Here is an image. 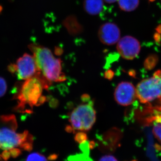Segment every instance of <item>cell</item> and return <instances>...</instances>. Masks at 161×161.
Listing matches in <instances>:
<instances>
[{"label":"cell","mask_w":161,"mask_h":161,"mask_svg":"<svg viewBox=\"0 0 161 161\" xmlns=\"http://www.w3.org/2000/svg\"><path fill=\"white\" fill-rule=\"evenodd\" d=\"M26 161H46V157L39 153H33L29 154L25 159Z\"/></svg>","instance_id":"4fadbf2b"},{"label":"cell","mask_w":161,"mask_h":161,"mask_svg":"<svg viewBox=\"0 0 161 161\" xmlns=\"http://www.w3.org/2000/svg\"><path fill=\"white\" fill-rule=\"evenodd\" d=\"M75 139L76 142L80 144L86 141L87 137L86 133L84 132H79L76 134Z\"/></svg>","instance_id":"2e32d148"},{"label":"cell","mask_w":161,"mask_h":161,"mask_svg":"<svg viewBox=\"0 0 161 161\" xmlns=\"http://www.w3.org/2000/svg\"><path fill=\"white\" fill-rule=\"evenodd\" d=\"M38 69L50 82H62L66 80L62 72L61 61L55 58L50 50L44 47L32 45L30 47Z\"/></svg>","instance_id":"3957f363"},{"label":"cell","mask_w":161,"mask_h":161,"mask_svg":"<svg viewBox=\"0 0 161 161\" xmlns=\"http://www.w3.org/2000/svg\"><path fill=\"white\" fill-rule=\"evenodd\" d=\"M57 157H58V156L56 155V154H53V155L50 156L48 157V159L49 160H55L57 158Z\"/></svg>","instance_id":"603a6c76"},{"label":"cell","mask_w":161,"mask_h":161,"mask_svg":"<svg viewBox=\"0 0 161 161\" xmlns=\"http://www.w3.org/2000/svg\"><path fill=\"white\" fill-rule=\"evenodd\" d=\"M158 58L156 55L152 54L150 55L146 59L145 62V66L147 69H151L155 66L158 62Z\"/></svg>","instance_id":"7c38bea8"},{"label":"cell","mask_w":161,"mask_h":161,"mask_svg":"<svg viewBox=\"0 0 161 161\" xmlns=\"http://www.w3.org/2000/svg\"><path fill=\"white\" fill-rule=\"evenodd\" d=\"M7 90V84L6 80L0 77V97L5 95Z\"/></svg>","instance_id":"e0dca14e"},{"label":"cell","mask_w":161,"mask_h":161,"mask_svg":"<svg viewBox=\"0 0 161 161\" xmlns=\"http://www.w3.org/2000/svg\"><path fill=\"white\" fill-rule=\"evenodd\" d=\"M113 76H114V73L111 70L108 71L105 73V78L108 79H112Z\"/></svg>","instance_id":"7402d4cb"},{"label":"cell","mask_w":161,"mask_h":161,"mask_svg":"<svg viewBox=\"0 0 161 161\" xmlns=\"http://www.w3.org/2000/svg\"><path fill=\"white\" fill-rule=\"evenodd\" d=\"M99 161H117V159L115 157L112 155H106L102 157L101 158L99 159Z\"/></svg>","instance_id":"d6986e66"},{"label":"cell","mask_w":161,"mask_h":161,"mask_svg":"<svg viewBox=\"0 0 161 161\" xmlns=\"http://www.w3.org/2000/svg\"><path fill=\"white\" fill-rule=\"evenodd\" d=\"M116 48L123 58L132 60L138 56L141 46L139 42L136 38L131 36H125L119 40Z\"/></svg>","instance_id":"52a82bcc"},{"label":"cell","mask_w":161,"mask_h":161,"mask_svg":"<svg viewBox=\"0 0 161 161\" xmlns=\"http://www.w3.org/2000/svg\"><path fill=\"white\" fill-rule=\"evenodd\" d=\"M69 160H89L90 159L89 155L83 153L71 156L69 158Z\"/></svg>","instance_id":"9a60e30c"},{"label":"cell","mask_w":161,"mask_h":161,"mask_svg":"<svg viewBox=\"0 0 161 161\" xmlns=\"http://www.w3.org/2000/svg\"><path fill=\"white\" fill-rule=\"evenodd\" d=\"M119 6L121 10L132 11L138 7L139 0H118Z\"/></svg>","instance_id":"8fae6325"},{"label":"cell","mask_w":161,"mask_h":161,"mask_svg":"<svg viewBox=\"0 0 161 161\" xmlns=\"http://www.w3.org/2000/svg\"><path fill=\"white\" fill-rule=\"evenodd\" d=\"M114 97L119 105L128 106L133 103L137 98L136 89L131 82L123 81L115 88Z\"/></svg>","instance_id":"ba28073f"},{"label":"cell","mask_w":161,"mask_h":161,"mask_svg":"<svg viewBox=\"0 0 161 161\" xmlns=\"http://www.w3.org/2000/svg\"><path fill=\"white\" fill-rule=\"evenodd\" d=\"M85 11L89 14L96 15L100 14L103 9V0H85L83 3Z\"/></svg>","instance_id":"30bf717a"},{"label":"cell","mask_w":161,"mask_h":161,"mask_svg":"<svg viewBox=\"0 0 161 161\" xmlns=\"http://www.w3.org/2000/svg\"><path fill=\"white\" fill-rule=\"evenodd\" d=\"M1 156L3 160H7L10 158H11V155H10L9 150H4L1 154Z\"/></svg>","instance_id":"ffe728a7"},{"label":"cell","mask_w":161,"mask_h":161,"mask_svg":"<svg viewBox=\"0 0 161 161\" xmlns=\"http://www.w3.org/2000/svg\"><path fill=\"white\" fill-rule=\"evenodd\" d=\"M153 135L158 141L161 144V122H158L155 124L153 129Z\"/></svg>","instance_id":"5bb4252c"},{"label":"cell","mask_w":161,"mask_h":161,"mask_svg":"<svg viewBox=\"0 0 161 161\" xmlns=\"http://www.w3.org/2000/svg\"><path fill=\"white\" fill-rule=\"evenodd\" d=\"M157 31L158 32L161 33V25H160V26H159L158 27Z\"/></svg>","instance_id":"d4e9b609"},{"label":"cell","mask_w":161,"mask_h":161,"mask_svg":"<svg viewBox=\"0 0 161 161\" xmlns=\"http://www.w3.org/2000/svg\"><path fill=\"white\" fill-rule=\"evenodd\" d=\"M8 150H9V152H10L11 157L14 158L18 157L22 153L21 150L18 148H13Z\"/></svg>","instance_id":"ac0fdd59"},{"label":"cell","mask_w":161,"mask_h":161,"mask_svg":"<svg viewBox=\"0 0 161 161\" xmlns=\"http://www.w3.org/2000/svg\"><path fill=\"white\" fill-rule=\"evenodd\" d=\"M69 120L73 131L91 130L96 121V112L92 104L79 105L71 113Z\"/></svg>","instance_id":"277c9868"},{"label":"cell","mask_w":161,"mask_h":161,"mask_svg":"<svg viewBox=\"0 0 161 161\" xmlns=\"http://www.w3.org/2000/svg\"><path fill=\"white\" fill-rule=\"evenodd\" d=\"M17 121L14 115L0 116V149L8 150L19 147L27 151L32 150V136L27 131L17 133Z\"/></svg>","instance_id":"7a4b0ae2"},{"label":"cell","mask_w":161,"mask_h":161,"mask_svg":"<svg viewBox=\"0 0 161 161\" xmlns=\"http://www.w3.org/2000/svg\"><path fill=\"white\" fill-rule=\"evenodd\" d=\"M136 89L137 98L141 103H147L161 98V86L158 78L153 76L141 81Z\"/></svg>","instance_id":"8992f818"},{"label":"cell","mask_w":161,"mask_h":161,"mask_svg":"<svg viewBox=\"0 0 161 161\" xmlns=\"http://www.w3.org/2000/svg\"><path fill=\"white\" fill-rule=\"evenodd\" d=\"M103 1L108 4H112V3H115L117 0H103Z\"/></svg>","instance_id":"cb8c5ba5"},{"label":"cell","mask_w":161,"mask_h":161,"mask_svg":"<svg viewBox=\"0 0 161 161\" xmlns=\"http://www.w3.org/2000/svg\"><path fill=\"white\" fill-rule=\"evenodd\" d=\"M98 35L101 43L107 45H114L120 39V30L115 23H107L100 26Z\"/></svg>","instance_id":"9c48e42d"},{"label":"cell","mask_w":161,"mask_h":161,"mask_svg":"<svg viewBox=\"0 0 161 161\" xmlns=\"http://www.w3.org/2000/svg\"><path fill=\"white\" fill-rule=\"evenodd\" d=\"M51 84L43 75L26 79L14 96L17 101L15 110L21 113H32L33 106L45 102L46 98L42 96V92L43 89H47Z\"/></svg>","instance_id":"6da1fadb"},{"label":"cell","mask_w":161,"mask_h":161,"mask_svg":"<svg viewBox=\"0 0 161 161\" xmlns=\"http://www.w3.org/2000/svg\"><path fill=\"white\" fill-rule=\"evenodd\" d=\"M153 75L158 79L161 85V69L158 70L156 71Z\"/></svg>","instance_id":"44dd1931"},{"label":"cell","mask_w":161,"mask_h":161,"mask_svg":"<svg viewBox=\"0 0 161 161\" xmlns=\"http://www.w3.org/2000/svg\"><path fill=\"white\" fill-rule=\"evenodd\" d=\"M8 70L15 74L20 80H26L36 76L40 72L34 57L27 53L19 58L16 64L9 65Z\"/></svg>","instance_id":"5b68a950"}]
</instances>
